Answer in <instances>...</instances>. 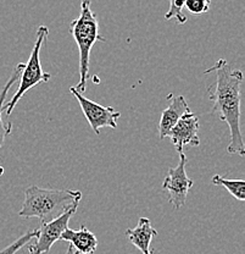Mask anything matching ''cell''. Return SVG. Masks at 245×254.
<instances>
[{
	"instance_id": "cell-8",
	"label": "cell",
	"mask_w": 245,
	"mask_h": 254,
	"mask_svg": "<svg viewBox=\"0 0 245 254\" xmlns=\"http://www.w3.org/2000/svg\"><path fill=\"white\" fill-rule=\"evenodd\" d=\"M199 118L193 113L184 115L183 118L172 127L168 132L170 137L178 153L183 152V148L187 145L197 147L200 144L199 138Z\"/></svg>"
},
{
	"instance_id": "cell-12",
	"label": "cell",
	"mask_w": 245,
	"mask_h": 254,
	"mask_svg": "<svg viewBox=\"0 0 245 254\" xmlns=\"http://www.w3.org/2000/svg\"><path fill=\"white\" fill-rule=\"evenodd\" d=\"M23 66H25V64L23 63L17 64L16 67H15V70H14V72H12V75L10 76L9 79L6 81V83L4 84V87H2L1 91H0V149H1V147L4 145V142H5V139H6V137L11 133V127H12L10 121L4 123V120H2L4 103H5V99H6V97H7V93H9L10 88H11V87L18 81V79H20Z\"/></svg>"
},
{
	"instance_id": "cell-9",
	"label": "cell",
	"mask_w": 245,
	"mask_h": 254,
	"mask_svg": "<svg viewBox=\"0 0 245 254\" xmlns=\"http://www.w3.org/2000/svg\"><path fill=\"white\" fill-rule=\"evenodd\" d=\"M168 100L170 104L162 111L161 119L159 123V137L160 139H163L167 137L168 132L172 129V127L183 118L187 114L192 113L188 107V103L184 99L183 95L175 97L173 94H168Z\"/></svg>"
},
{
	"instance_id": "cell-18",
	"label": "cell",
	"mask_w": 245,
	"mask_h": 254,
	"mask_svg": "<svg viewBox=\"0 0 245 254\" xmlns=\"http://www.w3.org/2000/svg\"><path fill=\"white\" fill-rule=\"evenodd\" d=\"M2 174H4V168H2V166H0V176H1Z\"/></svg>"
},
{
	"instance_id": "cell-7",
	"label": "cell",
	"mask_w": 245,
	"mask_h": 254,
	"mask_svg": "<svg viewBox=\"0 0 245 254\" xmlns=\"http://www.w3.org/2000/svg\"><path fill=\"white\" fill-rule=\"evenodd\" d=\"M78 204L71 206L70 209L57 216L54 220L46 222L41 225V229H38V236L36 238V242L33 245H27L30 254H46L49 253L50 248L52 247L56 241L61 240L62 234L68 227V222L72 218L73 214L77 211Z\"/></svg>"
},
{
	"instance_id": "cell-17",
	"label": "cell",
	"mask_w": 245,
	"mask_h": 254,
	"mask_svg": "<svg viewBox=\"0 0 245 254\" xmlns=\"http://www.w3.org/2000/svg\"><path fill=\"white\" fill-rule=\"evenodd\" d=\"M65 254H78V253L76 252L75 248H73L72 246L68 245V247H67V250H66V253Z\"/></svg>"
},
{
	"instance_id": "cell-2",
	"label": "cell",
	"mask_w": 245,
	"mask_h": 254,
	"mask_svg": "<svg viewBox=\"0 0 245 254\" xmlns=\"http://www.w3.org/2000/svg\"><path fill=\"white\" fill-rule=\"evenodd\" d=\"M81 190L42 189L31 186L25 190V200L18 215L21 218H37L41 224H46L75 204H80Z\"/></svg>"
},
{
	"instance_id": "cell-13",
	"label": "cell",
	"mask_w": 245,
	"mask_h": 254,
	"mask_svg": "<svg viewBox=\"0 0 245 254\" xmlns=\"http://www.w3.org/2000/svg\"><path fill=\"white\" fill-rule=\"evenodd\" d=\"M212 184L216 186H222L236 198L237 200H245V182L244 180H228L221 175L212 176Z\"/></svg>"
},
{
	"instance_id": "cell-10",
	"label": "cell",
	"mask_w": 245,
	"mask_h": 254,
	"mask_svg": "<svg viewBox=\"0 0 245 254\" xmlns=\"http://www.w3.org/2000/svg\"><path fill=\"white\" fill-rule=\"evenodd\" d=\"M61 240L70 243L78 254H94L98 248V238L92 231H89L84 225L80 230L66 229L62 234Z\"/></svg>"
},
{
	"instance_id": "cell-5",
	"label": "cell",
	"mask_w": 245,
	"mask_h": 254,
	"mask_svg": "<svg viewBox=\"0 0 245 254\" xmlns=\"http://www.w3.org/2000/svg\"><path fill=\"white\" fill-rule=\"evenodd\" d=\"M188 163L184 153H180V163L176 168H170L162 182V190L167 193V199L173 209L180 210L186 204L189 190L193 187V180L187 175L186 166Z\"/></svg>"
},
{
	"instance_id": "cell-6",
	"label": "cell",
	"mask_w": 245,
	"mask_h": 254,
	"mask_svg": "<svg viewBox=\"0 0 245 254\" xmlns=\"http://www.w3.org/2000/svg\"><path fill=\"white\" fill-rule=\"evenodd\" d=\"M70 92L80 103V107L87 121L97 134H100V129L104 127L117 128V119L121 116L120 111L115 110L112 107H102L98 103L88 99L80 92L76 91L75 87H70Z\"/></svg>"
},
{
	"instance_id": "cell-3",
	"label": "cell",
	"mask_w": 245,
	"mask_h": 254,
	"mask_svg": "<svg viewBox=\"0 0 245 254\" xmlns=\"http://www.w3.org/2000/svg\"><path fill=\"white\" fill-rule=\"evenodd\" d=\"M92 1L93 0H81V14L70 25V32L80 50V82L75 86L80 93L87 88L92 48L97 42H105L104 37L99 33L98 18L92 11Z\"/></svg>"
},
{
	"instance_id": "cell-14",
	"label": "cell",
	"mask_w": 245,
	"mask_h": 254,
	"mask_svg": "<svg viewBox=\"0 0 245 254\" xmlns=\"http://www.w3.org/2000/svg\"><path fill=\"white\" fill-rule=\"evenodd\" d=\"M37 236H38V230H28V231L25 232L22 236H20L16 241H14L11 245L2 248V250L0 251V254H15L22 247L30 245L31 241L37 238Z\"/></svg>"
},
{
	"instance_id": "cell-1",
	"label": "cell",
	"mask_w": 245,
	"mask_h": 254,
	"mask_svg": "<svg viewBox=\"0 0 245 254\" xmlns=\"http://www.w3.org/2000/svg\"><path fill=\"white\" fill-rule=\"evenodd\" d=\"M205 73H215L216 79L207 88L209 99L213 107L212 113L229 127L231 141L227 147L229 154L245 155L243 133L241 129V102L243 72L234 70L227 60H217Z\"/></svg>"
},
{
	"instance_id": "cell-15",
	"label": "cell",
	"mask_w": 245,
	"mask_h": 254,
	"mask_svg": "<svg viewBox=\"0 0 245 254\" xmlns=\"http://www.w3.org/2000/svg\"><path fill=\"white\" fill-rule=\"evenodd\" d=\"M184 7H186V0H170V9L166 12L165 20L170 21L175 18L180 25L186 23L188 18L183 14Z\"/></svg>"
},
{
	"instance_id": "cell-16",
	"label": "cell",
	"mask_w": 245,
	"mask_h": 254,
	"mask_svg": "<svg viewBox=\"0 0 245 254\" xmlns=\"http://www.w3.org/2000/svg\"><path fill=\"white\" fill-rule=\"evenodd\" d=\"M211 0H186V7L194 15L205 14L209 11Z\"/></svg>"
},
{
	"instance_id": "cell-11",
	"label": "cell",
	"mask_w": 245,
	"mask_h": 254,
	"mask_svg": "<svg viewBox=\"0 0 245 254\" xmlns=\"http://www.w3.org/2000/svg\"><path fill=\"white\" fill-rule=\"evenodd\" d=\"M157 235L156 230L152 227L150 219L139 218L138 225L134 229L126 230V236L131 241L132 245L141 251L142 254H155L150 250L152 238Z\"/></svg>"
},
{
	"instance_id": "cell-4",
	"label": "cell",
	"mask_w": 245,
	"mask_h": 254,
	"mask_svg": "<svg viewBox=\"0 0 245 254\" xmlns=\"http://www.w3.org/2000/svg\"><path fill=\"white\" fill-rule=\"evenodd\" d=\"M48 27L47 26H39L38 30H37L36 42H34L33 49L31 52L30 58H28V62L25 64L22 72H21L20 86H18L16 93L11 97L10 102L4 104V110L6 111L7 116L11 115L12 110L16 107L18 100L26 94V92L34 88L37 84L46 83V82H48L51 78L50 73L44 72L41 64V49L43 44L46 43L47 39H48Z\"/></svg>"
}]
</instances>
